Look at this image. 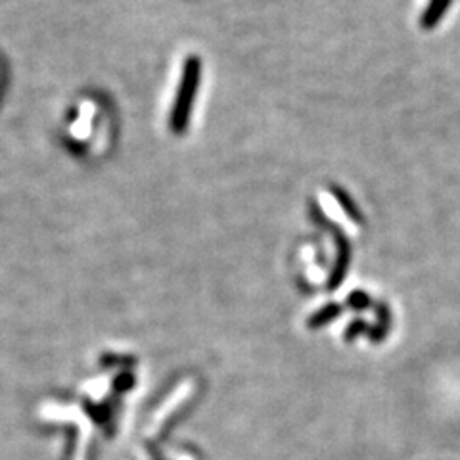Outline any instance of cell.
<instances>
[{
  "label": "cell",
  "instance_id": "cell-1",
  "mask_svg": "<svg viewBox=\"0 0 460 460\" xmlns=\"http://www.w3.org/2000/svg\"><path fill=\"white\" fill-rule=\"evenodd\" d=\"M201 60L198 56H188L182 64L181 81L177 86V96L172 102L171 115H169V127L175 134H182L188 129L192 117L194 100L198 94V86L201 83Z\"/></svg>",
  "mask_w": 460,
  "mask_h": 460
},
{
  "label": "cell",
  "instance_id": "cell-2",
  "mask_svg": "<svg viewBox=\"0 0 460 460\" xmlns=\"http://www.w3.org/2000/svg\"><path fill=\"white\" fill-rule=\"evenodd\" d=\"M313 211V219L318 222V225H326L330 232H332V236H334L335 242V261H334V267H332V272H330V278H328V290H335V288L342 286V282L347 277V270H349V265H351V255H353V251H351V244H349V240L345 236L344 232L340 227H334V225H330L328 220L324 219V213H320V209L313 205L311 207Z\"/></svg>",
  "mask_w": 460,
  "mask_h": 460
},
{
  "label": "cell",
  "instance_id": "cell-3",
  "mask_svg": "<svg viewBox=\"0 0 460 460\" xmlns=\"http://www.w3.org/2000/svg\"><path fill=\"white\" fill-rule=\"evenodd\" d=\"M452 0H430L420 16V27L424 31H431L441 23V19L447 16Z\"/></svg>",
  "mask_w": 460,
  "mask_h": 460
},
{
  "label": "cell",
  "instance_id": "cell-4",
  "mask_svg": "<svg viewBox=\"0 0 460 460\" xmlns=\"http://www.w3.org/2000/svg\"><path fill=\"white\" fill-rule=\"evenodd\" d=\"M330 192H332V196L335 198V201L342 205V209L344 213L355 222H363V211L359 209V205L351 200V196L344 190V188H340V186H335V184H330Z\"/></svg>",
  "mask_w": 460,
  "mask_h": 460
},
{
  "label": "cell",
  "instance_id": "cell-5",
  "mask_svg": "<svg viewBox=\"0 0 460 460\" xmlns=\"http://www.w3.org/2000/svg\"><path fill=\"white\" fill-rule=\"evenodd\" d=\"M376 316H378V324L370 330V337H372V342H382L392 326V313L385 303H380L376 307Z\"/></svg>",
  "mask_w": 460,
  "mask_h": 460
},
{
  "label": "cell",
  "instance_id": "cell-6",
  "mask_svg": "<svg viewBox=\"0 0 460 460\" xmlns=\"http://www.w3.org/2000/svg\"><path fill=\"white\" fill-rule=\"evenodd\" d=\"M342 305H337V303H328V305H324L320 311H316L315 315L309 318V326L311 328H320V326H326L330 324L334 318H337V316L342 315Z\"/></svg>",
  "mask_w": 460,
  "mask_h": 460
},
{
  "label": "cell",
  "instance_id": "cell-7",
  "mask_svg": "<svg viewBox=\"0 0 460 460\" xmlns=\"http://www.w3.org/2000/svg\"><path fill=\"white\" fill-rule=\"evenodd\" d=\"M370 303H372V299H370V296H368L366 292H363V290H357V292H353L351 296L347 297V305L351 307V309H355V311L368 309Z\"/></svg>",
  "mask_w": 460,
  "mask_h": 460
},
{
  "label": "cell",
  "instance_id": "cell-8",
  "mask_svg": "<svg viewBox=\"0 0 460 460\" xmlns=\"http://www.w3.org/2000/svg\"><path fill=\"white\" fill-rule=\"evenodd\" d=\"M364 330H368V326H366V322L364 320H355L353 324H349V328L345 330V337L351 342L355 335H359L361 332H364Z\"/></svg>",
  "mask_w": 460,
  "mask_h": 460
}]
</instances>
